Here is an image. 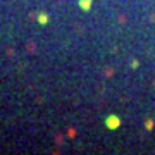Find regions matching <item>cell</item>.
<instances>
[{
	"mask_svg": "<svg viewBox=\"0 0 155 155\" xmlns=\"http://www.w3.org/2000/svg\"><path fill=\"white\" fill-rule=\"evenodd\" d=\"M105 124H107V127H112V129H116V127H119V117H116V116H110V117H107V121H105Z\"/></svg>",
	"mask_w": 155,
	"mask_h": 155,
	"instance_id": "obj_1",
	"label": "cell"
},
{
	"mask_svg": "<svg viewBox=\"0 0 155 155\" xmlns=\"http://www.w3.org/2000/svg\"><path fill=\"white\" fill-rule=\"evenodd\" d=\"M91 2H93V0H79V7H81L83 11H90Z\"/></svg>",
	"mask_w": 155,
	"mask_h": 155,
	"instance_id": "obj_2",
	"label": "cell"
},
{
	"mask_svg": "<svg viewBox=\"0 0 155 155\" xmlns=\"http://www.w3.org/2000/svg\"><path fill=\"white\" fill-rule=\"evenodd\" d=\"M38 22H40V24H47V22H48V16H47V14H40V16H38Z\"/></svg>",
	"mask_w": 155,
	"mask_h": 155,
	"instance_id": "obj_3",
	"label": "cell"
},
{
	"mask_svg": "<svg viewBox=\"0 0 155 155\" xmlns=\"http://www.w3.org/2000/svg\"><path fill=\"white\" fill-rule=\"evenodd\" d=\"M152 126H153V124H152V121H147V129H152Z\"/></svg>",
	"mask_w": 155,
	"mask_h": 155,
	"instance_id": "obj_4",
	"label": "cell"
}]
</instances>
